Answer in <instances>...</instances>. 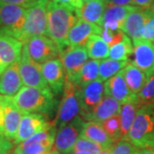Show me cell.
Segmentation results:
<instances>
[{
  "mask_svg": "<svg viewBox=\"0 0 154 154\" xmlns=\"http://www.w3.org/2000/svg\"><path fill=\"white\" fill-rule=\"evenodd\" d=\"M47 14V35L57 44L60 54L69 48V33L79 20V17L76 11L54 0H50Z\"/></svg>",
  "mask_w": 154,
  "mask_h": 154,
  "instance_id": "6da1fadb",
  "label": "cell"
},
{
  "mask_svg": "<svg viewBox=\"0 0 154 154\" xmlns=\"http://www.w3.org/2000/svg\"><path fill=\"white\" fill-rule=\"evenodd\" d=\"M18 107L25 112L51 116L55 110L57 101L50 88L23 87L15 95Z\"/></svg>",
  "mask_w": 154,
  "mask_h": 154,
  "instance_id": "7a4b0ae2",
  "label": "cell"
},
{
  "mask_svg": "<svg viewBox=\"0 0 154 154\" xmlns=\"http://www.w3.org/2000/svg\"><path fill=\"white\" fill-rule=\"evenodd\" d=\"M137 148H154V104L140 106L125 138Z\"/></svg>",
  "mask_w": 154,
  "mask_h": 154,
  "instance_id": "3957f363",
  "label": "cell"
},
{
  "mask_svg": "<svg viewBox=\"0 0 154 154\" xmlns=\"http://www.w3.org/2000/svg\"><path fill=\"white\" fill-rule=\"evenodd\" d=\"M79 93L80 88L73 81L66 78L63 98L58 105L55 120L51 122L57 129L82 115Z\"/></svg>",
  "mask_w": 154,
  "mask_h": 154,
  "instance_id": "277c9868",
  "label": "cell"
},
{
  "mask_svg": "<svg viewBox=\"0 0 154 154\" xmlns=\"http://www.w3.org/2000/svg\"><path fill=\"white\" fill-rule=\"evenodd\" d=\"M50 0H37L33 5L27 9L25 23L19 40L24 44L34 36L47 35V9Z\"/></svg>",
  "mask_w": 154,
  "mask_h": 154,
  "instance_id": "5b68a950",
  "label": "cell"
},
{
  "mask_svg": "<svg viewBox=\"0 0 154 154\" xmlns=\"http://www.w3.org/2000/svg\"><path fill=\"white\" fill-rule=\"evenodd\" d=\"M56 132L57 128L51 123L45 129L19 144L14 152L16 154H47L53 148Z\"/></svg>",
  "mask_w": 154,
  "mask_h": 154,
  "instance_id": "8992f818",
  "label": "cell"
},
{
  "mask_svg": "<svg viewBox=\"0 0 154 154\" xmlns=\"http://www.w3.org/2000/svg\"><path fill=\"white\" fill-rule=\"evenodd\" d=\"M27 9L0 3V30L19 39L25 23Z\"/></svg>",
  "mask_w": 154,
  "mask_h": 154,
  "instance_id": "52a82bcc",
  "label": "cell"
},
{
  "mask_svg": "<svg viewBox=\"0 0 154 154\" xmlns=\"http://www.w3.org/2000/svg\"><path fill=\"white\" fill-rule=\"evenodd\" d=\"M84 122L82 116H79L68 124L57 128L53 148L63 154H71L74 145L82 135Z\"/></svg>",
  "mask_w": 154,
  "mask_h": 154,
  "instance_id": "ba28073f",
  "label": "cell"
},
{
  "mask_svg": "<svg viewBox=\"0 0 154 154\" xmlns=\"http://www.w3.org/2000/svg\"><path fill=\"white\" fill-rule=\"evenodd\" d=\"M19 70L22 83L26 87L49 88L42 74L41 64L33 61L28 54L26 46L23 45L22 57L19 60Z\"/></svg>",
  "mask_w": 154,
  "mask_h": 154,
  "instance_id": "9c48e42d",
  "label": "cell"
},
{
  "mask_svg": "<svg viewBox=\"0 0 154 154\" xmlns=\"http://www.w3.org/2000/svg\"><path fill=\"white\" fill-rule=\"evenodd\" d=\"M23 45L26 46L30 57L38 63L55 59L59 55L57 44L51 38L44 35L32 37Z\"/></svg>",
  "mask_w": 154,
  "mask_h": 154,
  "instance_id": "30bf717a",
  "label": "cell"
},
{
  "mask_svg": "<svg viewBox=\"0 0 154 154\" xmlns=\"http://www.w3.org/2000/svg\"><path fill=\"white\" fill-rule=\"evenodd\" d=\"M4 110V132L3 137L10 140H15L17 138L20 122L23 112L18 107L14 98L3 96Z\"/></svg>",
  "mask_w": 154,
  "mask_h": 154,
  "instance_id": "8fae6325",
  "label": "cell"
},
{
  "mask_svg": "<svg viewBox=\"0 0 154 154\" xmlns=\"http://www.w3.org/2000/svg\"><path fill=\"white\" fill-rule=\"evenodd\" d=\"M23 43L18 38L0 30V69L5 71L22 57Z\"/></svg>",
  "mask_w": 154,
  "mask_h": 154,
  "instance_id": "7c38bea8",
  "label": "cell"
},
{
  "mask_svg": "<svg viewBox=\"0 0 154 154\" xmlns=\"http://www.w3.org/2000/svg\"><path fill=\"white\" fill-rule=\"evenodd\" d=\"M80 88V87H79ZM105 84L99 79L80 88V103L82 107V116L84 117L100 104L105 97Z\"/></svg>",
  "mask_w": 154,
  "mask_h": 154,
  "instance_id": "4fadbf2b",
  "label": "cell"
},
{
  "mask_svg": "<svg viewBox=\"0 0 154 154\" xmlns=\"http://www.w3.org/2000/svg\"><path fill=\"white\" fill-rule=\"evenodd\" d=\"M22 121L18 128L15 144H20L32 137L33 134L45 129L51 125L45 115L39 113H31L22 111Z\"/></svg>",
  "mask_w": 154,
  "mask_h": 154,
  "instance_id": "5bb4252c",
  "label": "cell"
},
{
  "mask_svg": "<svg viewBox=\"0 0 154 154\" xmlns=\"http://www.w3.org/2000/svg\"><path fill=\"white\" fill-rule=\"evenodd\" d=\"M66 78L73 81L88 62V53L84 46L69 47L59 54Z\"/></svg>",
  "mask_w": 154,
  "mask_h": 154,
  "instance_id": "9a60e30c",
  "label": "cell"
},
{
  "mask_svg": "<svg viewBox=\"0 0 154 154\" xmlns=\"http://www.w3.org/2000/svg\"><path fill=\"white\" fill-rule=\"evenodd\" d=\"M42 74L48 87L55 95L60 94L64 88L66 74L59 58H55L42 63Z\"/></svg>",
  "mask_w": 154,
  "mask_h": 154,
  "instance_id": "2e32d148",
  "label": "cell"
},
{
  "mask_svg": "<svg viewBox=\"0 0 154 154\" xmlns=\"http://www.w3.org/2000/svg\"><path fill=\"white\" fill-rule=\"evenodd\" d=\"M133 63L150 78L154 75V43L140 40L134 44Z\"/></svg>",
  "mask_w": 154,
  "mask_h": 154,
  "instance_id": "e0dca14e",
  "label": "cell"
},
{
  "mask_svg": "<svg viewBox=\"0 0 154 154\" xmlns=\"http://www.w3.org/2000/svg\"><path fill=\"white\" fill-rule=\"evenodd\" d=\"M102 28L96 24L88 22L79 18L71 28L68 37L69 47H79L87 45L88 38L94 34L100 35Z\"/></svg>",
  "mask_w": 154,
  "mask_h": 154,
  "instance_id": "ac0fdd59",
  "label": "cell"
},
{
  "mask_svg": "<svg viewBox=\"0 0 154 154\" xmlns=\"http://www.w3.org/2000/svg\"><path fill=\"white\" fill-rule=\"evenodd\" d=\"M147 19V10L135 7L128 16L122 27V31L131 38L133 44L141 40L142 30Z\"/></svg>",
  "mask_w": 154,
  "mask_h": 154,
  "instance_id": "d6986e66",
  "label": "cell"
},
{
  "mask_svg": "<svg viewBox=\"0 0 154 154\" xmlns=\"http://www.w3.org/2000/svg\"><path fill=\"white\" fill-rule=\"evenodd\" d=\"M105 95L116 99L121 105L137 99V95L133 94L128 87L122 70L105 82Z\"/></svg>",
  "mask_w": 154,
  "mask_h": 154,
  "instance_id": "ffe728a7",
  "label": "cell"
},
{
  "mask_svg": "<svg viewBox=\"0 0 154 154\" xmlns=\"http://www.w3.org/2000/svg\"><path fill=\"white\" fill-rule=\"evenodd\" d=\"M22 80L19 70V61L9 66L0 76V94L12 97L21 90Z\"/></svg>",
  "mask_w": 154,
  "mask_h": 154,
  "instance_id": "44dd1931",
  "label": "cell"
},
{
  "mask_svg": "<svg viewBox=\"0 0 154 154\" xmlns=\"http://www.w3.org/2000/svg\"><path fill=\"white\" fill-rule=\"evenodd\" d=\"M121 104L114 98L105 95L102 101L92 112L88 113L83 118L101 124L113 116L120 114Z\"/></svg>",
  "mask_w": 154,
  "mask_h": 154,
  "instance_id": "7402d4cb",
  "label": "cell"
},
{
  "mask_svg": "<svg viewBox=\"0 0 154 154\" xmlns=\"http://www.w3.org/2000/svg\"><path fill=\"white\" fill-rule=\"evenodd\" d=\"M106 6L107 4L105 0H91L83 3L77 14L79 18L102 28V21Z\"/></svg>",
  "mask_w": 154,
  "mask_h": 154,
  "instance_id": "603a6c76",
  "label": "cell"
},
{
  "mask_svg": "<svg viewBox=\"0 0 154 154\" xmlns=\"http://www.w3.org/2000/svg\"><path fill=\"white\" fill-rule=\"evenodd\" d=\"M81 136L99 144L104 149H110L114 145V141L105 132L102 125L94 122H84Z\"/></svg>",
  "mask_w": 154,
  "mask_h": 154,
  "instance_id": "cb8c5ba5",
  "label": "cell"
},
{
  "mask_svg": "<svg viewBox=\"0 0 154 154\" xmlns=\"http://www.w3.org/2000/svg\"><path fill=\"white\" fill-rule=\"evenodd\" d=\"M122 72L128 87L135 95L142 90L149 80L146 75L134 63H128Z\"/></svg>",
  "mask_w": 154,
  "mask_h": 154,
  "instance_id": "d4e9b609",
  "label": "cell"
},
{
  "mask_svg": "<svg viewBox=\"0 0 154 154\" xmlns=\"http://www.w3.org/2000/svg\"><path fill=\"white\" fill-rule=\"evenodd\" d=\"M140 104L138 99H133L121 105L120 118H121L122 139H125L134 122Z\"/></svg>",
  "mask_w": 154,
  "mask_h": 154,
  "instance_id": "484cf974",
  "label": "cell"
},
{
  "mask_svg": "<svg viewBox=\"0 0 154 154\" xmlns=\"http://www.w3.org/2000/svg\"><path fill=\"white\" fill-rule=\"evenodd\" d=\"M135 7L136 6H120L107 5L104 17H103L102 25L106 22H113L119 25L122 30V27L125 22L126 18L135 9Z\"/></svg>",
  "mask_w": 154,
  "mask_h": 154,
  "instance_id": "4316f807",
  "label": "cell"
},
{
  "mask_svg": "<svg viewBox=\"0 0 154 154\" xmlns=\"http://www.w3.org/2000/svg\"><path fill=\"white\" fill-rule=\"evenodd\" d=\"M99 64H100V60L91 59L88 61L81 69V71L78 73L75 78L73 80V82L78 87L81 88L99 79Z\"/></svg>",
  "mask_w": 154,
  "mask_h": 154,
  "instance_id": "83f0119b",
  "label": "cell"
},
{
  "mask_svg": "<svg viewBox=\"0 0 154 154\" xmlns=\"http://www.w3.org/2000/svg\"><path fill=\"white\" fill-rule=\"evenodd\" d=\"M86 48L88 56L92 59L100 60L109 57L110 45L98 34H94L88 38Z\"/></svg>",
  "mask_w": 154,
  "mask_h": 154,
  "instance_id": "f1b7e54d",
  "label": "cell"
},
{
  "mask_svg": "<svg viewBox=\"0 0 154 154\" xmlns=\"http://www.w3.org/2000/svg\"><path fill=\"white\" fill-rule=\"evenodd\" d=\"M128 61H119L114 59H103L99 64V79L103 82L116 75L128 65Z\"/></svg>",
  "mask_w": 154,
  "mask_h": 154,
  "instance_id": "f546056e",
  "label": "cell"
},
{
  "mask_svg": "<svg viewBox=\"0 0 154 154\" xmlns=\"http://www.w3.org/2000/svg\"><path fill=\"white\" fill-rule=\"evenodd\" d=\"M134 46L131 38L126 34L117 44L110 46L109 57L111 59L119 61H129V57L132 56Z\"/></svg>",
  "mask_w": 154,
  "mask_h": 154,
  "instance_id": "4dcf8cb0",
  "label": "cell"
},
{
  "mask_svg": "<svg viewBox=\"0 0 154 154\" xmlns=\"http://www.w3.org/2000/svg\"><path fill=\"white\" fill-rule=\"evenodd\" d=\"M105 132L108 134L110 139L114 141V143L122 139L121 135V118L120 114L113 116L107 120L101 123Z\"/></svg>",
  "mask_w": 154,
  "mask_h": 154,
  "instance_id": "1f68e13d",
  "label": "cell"
},
{
  "mask_svg": "<svg viewBox=\"0 0 154 154\" xmlns=\"http://www.w3.org/2000/svg\"><path fill=\"white\" fill-rule=\"evenodd\" d=\"M103 150H105V149L99 144L81 136L74 145V146L72 148V152H87L91 154H98L100 152H102Z\"/></svg>",
  "mask_w": 154,
  "mask_h": 154,
  "instance_id": "d6a6232c",
  "label": "cell"
},
{
  "mask_svg": "<svg viewBox=\"0 0 154 154\" xmlns=\"http://www.w3.org/2000/svg\"><path fill=\"white\" fill-rule=\"evenodd\" d=\"M140 106L147 104H154V75L149 78L142 90L137 94Z\"/></svg>",
  "mask_w": 154,
  "mask_h": 154,
  "instance_id": "836d02e7",
  "label": "cell"
},
{
  "mask_svg": "<svg viewBox=\"0 0 154 154\" xmlns=\"http://www.w3.org/2000/svg\"><path fill=\"white\" fill-rule=\"evenodd\" d=\"M147 19L145 23L141 40H146L154 43V6L147 8Z\"/></svg>",
  "mask_w": 154,
  "mask_h": 154,
  "instance_id": "e575fe53",
  "label": "cell"
},
{
  "mask_svg": "<svg viewBox=\"0 0 154 154\" xmlns=\"http://www.w3.org/2000/svg\"><path fill=\"white\" fill-rule=\"evenodd\" d=\"M138 149L126 139H121L114 143L110 154H136Z\"/></svg>",
  "mask_w": 154,
  "mask_h": 154,
  "instance_id": "d590c367",
  "label": "cell"
},
{
  "mask_svg": "<svg viewBox=\"0 0 154 154\" xmlns=\"http://www.w3.org/2000/svg\"><path fill=\"white\" fill-rule=\"evenodd\" d=\"M101 37L110 46L117 44L123 38L125 33L122 30H110L108 28H102Z\"/></svg>",
  "mask_w": 154,
  "mask_h": 154,
  "instance_id": "8d00e7d4",
  "label": "cell"
},
{
  "mask_svg": "<svg viewBox=\"0 0 154 154\" xmlns=\"http://www.w3.org/2000/svg\"><path fill=\"white\" fill-rule=\"evenodd\" d=\"M36 1L37 0H0V3L15 5L21 6L25 9H28L33 5Z\"/></svg>",
  "mask_w": 154,
  "mask_h": 154,
  "instance_id": "74e56055",
  "label": "cell"
},
{
  "mask_svg": "<svg viewBox=\"0 0 154 154\" xmlns=\"http://www.w3.org/2000/svg\"><path fill=\"white\" fill-rule=\"evenodd\" d=\"M54 1L71 8L74 11H76L77 13L81 10L83 5V2L82 0H54Z\"/></svg>",
  "mask_w": 154,
  "mask_h": 154,
  "instance_id": "f35d334b",
  "label": "cell"
},
{
  "mask_svg": "<svg viewBox=\"0 0 154 154\" xmlns=\"http://www.w3.org/2000/svg\"><path fill=\"white\" fill-rule=\"evenodd\" d=\"M12 147H13V144L10 140L3 136H0V154L10 153Z\"/></svg>",
  "mask_w": 154,
  "mask_h": 154,
  "instance_id": "ab89813d",
  "label": "cell"
},
{
  "mask_svg": "<svg viewBox=\"0 0 154 154\" xmlns=\"http://www.w3.org/2000/svg\"><path fill=\"white\" fill-rule=\"evenodd\" d=\"M133 6L147 9L154 6V0H133Z\"/></svg>",
  "mask_w": 154,
  "mask_h": 154,
  "instance_id": "60d3db41",
  "label": "cell"
},
{
  "mask_svg": "<svg viewBox=\"0 0 154 154\" xmlns=\"http://www.w3.org/2000/svg\"><path fill=\"white\" fill-rule=\"evenodd\" d=\"M107 5H133V0H105Z\"/></svg>",
  "mask_w": 154,
  "mask_h": 154,
  "instance_id": "b9f144b4",
  "label": "cell"
},
{
  "mask_svg": "<svg viewBox=\"0 0 154 154\" xmlns=\"http://www.w3.org/2000/svg\"><path fill=\"white\" fill-rule=\"evenodd\" d=\"M4 132V110H3V96L0 95V136Z\"/></svg>",
  "mask_w": 154,
  "mask_h": 154,
  "instance_id": "7bdbcfd3",
  "label": "cell"
},
{
  "mask_svg": "<svg viewBox=\"0 0 154 154\" xmlns=\"http://www.w3.org/2000/svg\"><path fill=\"white\" fill-rule=\"evenodd\" d=\"M136 154H154V148L138 149Z\"/></svg>",
  "mask_w": 154,
  "mask_h": 154,
  "instance_id": "ee69618b",
  "label": "cell"
},
{
  "mask_svg": "<svg viewBox=\"0 0 154 154\" xmlns=\"http://www.w3.org/2000/svg\"><path fill=\"white\" fill-rule=\"evenodd\" d=\"M112 148V147H111ZM111 148L110 149H105V150H103L102 152H100L98 154H110V151H111Z\"/></svg>",
  "mask_w": 154,
  "mask_h": 154,
  "instance_id": "f6af8a7d",
  "label": "cell"
},
{
  "mask_svg": "<svg viewBox=\"0 0 154 154\" xmlns=\"http://www.w3.org/2000/svg\"><path fill=\"white\" fill-rule=\"evenodd\" d=\"M47 154H63V153H61L60 152H58V151H57L56 149L52 148Z\"/></svg>",
  "mask_w": 154,
  "mask_h": 154,
  "instance_id": "bcb514c9",
  "label": "cell"
},
{
  "mask_svg": "<svg viewBox=\"0 0 154 154\" xmlns=\"http://www.w3.org/2000/svg\"><path fill=\"white\" fill-rule=\"evenodd\" d=\"M71 154H91L87 152H72Z\"/></svg>",
  "mask_w": 154,
  "mask_h": 154,
  "instance_id": "7dc6e473",
  "label": "cell"
},
{
  "mask_svg": "<svg viewBox=\"0 0 154 154\" xmlns=\"http://www.w3.org/2000/svg\"><path fill=\"white\" fill-rule=\"evenodd\" d=\"M83 3H86V2H88V1H91V0H82Z\"/></svg>",
  "mask_w": 154,
  "mask_h": 154,
  "instance_id": "c3c4849f",
  "label": "cell"
},
{
  "mask_svg": "<svg viewBox=\"0 0 154 154\" xmlns=\"http://www.w3.org/2000/svg\"><path fill=\"white\" fill-rule=\"evenodd\" d=\"M3 73H4V71H3V70H1V69H0V76H1V75H2V74H3Z\"/></svg>",
  "mask_w": 154,
  "mask_h": 154,
  "instance_id": "681fc988",
  "label": "cell"
},
{
  "mask_svg": "<svg viewBox=\"0 0 154 154\" xmlns=\"http://www.w3.org/2000/svg\"><path fill=\"white\" fill-rule=\"evenodd\" d=\"M8 154H16V153H15V152H10V153H8Z\"/></svg>",
  "mask_w": 154,
  "mask_h": 154,
  "instance_id": "f907efd6",
  "label": "cell"
}]
</instances>
